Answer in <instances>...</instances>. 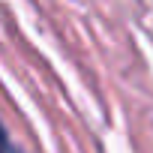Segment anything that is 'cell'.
<instances>
[{"mask_svg": "<svg viewBox=\"0 0 153 153\" xmlns=\"http://www.w3.org/2000/svg\"><path fill=\"white\" fill-rule=\"evenodd\" d=\"M0 153H18L15 144H12V138H9V132L3 129V123H0Z\"/></svg>", "mask_w": 153, "mask_h": 153, "instance_id": "1", "label": "cell"}]
</instances>
